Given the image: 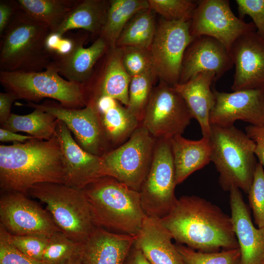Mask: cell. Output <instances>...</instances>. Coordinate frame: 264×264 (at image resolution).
Instances as JSON below:
<instances>
[{"label":"cell","mask_w":264,"mask_h":264,"mask_svg":"<svg viewBox=\"0 0 264 264\" xmlns=\"http://www.w3.org/2000/svg\"><path fill=\"white\" fill-rule=\"evenodd\" d=\"M179 244L203 251L239 248L231 216L199 197L182 196L159 219Z\"/></svg>","instance_id":"1"},{"label":"cell","mask_w":264,"mask_h":264,"mask_svg":"<svg viewBox=\"0 0 264 264\" xmlns=\"http://www.w3.org/2000/svg\"><path fill=\"white\" fill-rule=\"evenodd\" d=\"M66 184V173L59 141L31 139L0 145V187L28 195L34 185Z\"/></svg>","instance_id":"2"},{"label":"cell","mask_w":264,"mask_h":264,"mask_svg":"<svg viewBox=\"0 0 264 264\" xmlns=\"http://www.w3.org/2000/svg\"><path fill=\"white\" fill-rule=\"evenodd\" d=\"M82 190L96 227L137 236L147 216L139 192L110 176L100 177Z\"/></svg>","instance_id":"3"},{"label":"cell","mask_w":264,"mask_h":264,"mask_svg":"<svg viewBox=\"0 0 264 264\" xmlns=\"http://www.w3.org/2000/svg\"><path fill=\"white\" fill-rule=\"evenodd\" d=\"M51 32L21 8L12 17L0 42V71L34 72L49 66L52 57L45 45Z\"/></svg>","instance_id":"4"},{"label":"cell","mask_w":264,"mask_h":264,"mask_svg":"<svg viewBox=\"0 0 264 264\" xmlns=\"http://www.w3.org/2000/svg\"><path fill=\"white\" fill-rule=\"evenodd\" d=\"M211 161L220 174L219 183L229 191L235 186L248 194L258 162L255 143L234 125H211Z\"/></svg>","instance_id":"5"},{"label":"cell","mask_w":264,"mask_h":264,"mask_svg":"<svg viewBox=\"0 0 264 264\" xmlns=\"http://www.w3.org/2000/svg\"><path fill=\"white\" fill-rule=\"evenodd\" d=\"M27 194L45 204L61 231L77 242H85L96 227L81 189L45 182L34 185Z\"/></svg>","instance_id":"6"},{"label":"cell","mask_w":264,"mask_h":264,"mask_svg":"<svg viewBox=\"0 0 264 264\" xmlns=\"http://www.w3.org/2000/svg\"><path fill=\"white\" fill-rule=\"evenodd\" d=\"M0 83L17 100L37 103L47 98L71 109L83 108L88 104L84 85L64 79L50 66L40 72L0 71Z\"/></svg>","instance_id":"7"},{"label":"cell","mask_w":264,"mask_h":264,"mask_svg":"<svg viewBox=\"0 0 264 264\" xmlns=\"http://www.w3.org/2000/svg\"><path fill=\"white\" fill-rule=\"evenodd\" d=\"M156 139L141 125L102 157L109 176L139 192L152 164Z\"/></svg>","instance_id":"8"},{"label":"cell","mask_w":264,"mask_h":264,"mask_svg":"<svg viewBox=\"0 0 264 264\" xmlns=\"http://www.w3.org/2000/svg\"><path fill=\"white\" fill-rule=\"evenodd\" d=\"M175 169L170 140H157L150 169L139 191L147 216L160 219L176 202Z\"/></svg>","instance_id":"9"},{"label":"cell","mask_w":264,"mask_h":264,"mask_svg":"<svg viewBox=\"0 0 264 264\" xmlns=\"http://www.w3.org/2000/svg\"><path fill=\"white\" fill-rule=\"evenodd\" d=\"M193 118L180 94L163 81L154 87L141 124L156 140L182 135Z\"/></svg>","instance_id":"10"},{"label":"cell","mask_w":264,"mask_h":264,"mask_svg":"<svg viewBox=\"0 0 264 264\" xmlns=\"http://www.w3.org/2000/svg\"><path fill=\"white\" fill-rule=\"evenodd\" d=\"M190 23L162 18L149 49L157 76L172 87L178 83L185 51L194 39Z\"/></svg>","instance_id":"11"},{"label":"cell","mask_w":264,"mask_h":264,"mask_svg":"<svg viewBox=\"0 0 264 264\" xmlns=\"http://www.w3.org/2000/svg\"><path fill=\"white\" fill-rule=\"evenodd\" d=\"M190 31L195 38L213 37L230 51L242 35L256 31L253 22H246L233 13L228 0H202L198 2L190 23Z\"/></svg>","instance_id":"12"},{"label":"cell","mask_w":264,"mask_h":264,"mask_svg":"<svg viewBox=\"0 0 264 264\" xmlns=\"http://www.w3.org/2000/svg\"><path fill=\"white\" fill-rule=\"evenodd\" d=\"M1 191L0 224L9 234L50 237L61 231L48 211L27 195L15 191Z\"/></svg>","instance_id":"13"},{"label":"cell","mask_w":264,"mask_h":264,"mask_svg":"<svg viewBox=\"0 0 264 264\" xmlns=\"http://www.w3.org/2000/svg\"><path fill=\"white\" fill-rule=\"evenodd\" d=\"M24 106L41 110L62 121L73 133L78 144L88 153L103 157L112 150L93 105L88 104L83 108L71 109L56 101L46 100L40 104L27 102Z\"/></svg>","instance_id":"14"},{"label":"cell","mask_w":264,"mask_h":264,"mask_svg":"<svg viewBox=\"0 0 264 264\" xmlns=\"http://www.w3.org/2000/svg\"><path fill=\"white\" fill-rule=\"evenodd\" d=\"M213 90L215 103L210 114L211 125L228 127L242 120L253 126L264 125V89Z\"/></svg>","instance_id":"15"},{"label":"cell","mask_w":264,"mask_h":264,"mask_svg":"<svg viewBox=\"0 0 264 264\" xmlns=\"http://www.w3.org/2000/svg\"><path fill=\"white\" fill-rule=\"evenodd\" d=\"M55 133L61 148L66 185L82 189L95 180L109 176L103 157L84 150L65 123L59 120Z\"/></svg>","instance_id":"16"},{"label":"cell","mask_w":264,"mask_h":264,"mask_svg":"<svg viewBox=\"0 0 264 264\" xmlns=\"http://www.w3.org/2000/svg\"><path fill=\"white\" fill-rule=\"evenodd\" d=\"M122 56L121 48H108L98 61L91 78L84 85L88 104L107 96L127 106L132 77L123 66Z\"/></svg>","instance_id":"17"},{"label":"cell","mask_w":264,"mask_h":264,"mask_svg":"<svg viewBox=\"0 0 264 264\" xmlns=\"http://www.w3.org/2000/svg\"><path fill=\"white\" fill-rule=\"evenodd\" d=\"M235 72L231 89H264V40L256 32L239 37L230 50Z\"/></svg>","instance_id":"18"},{"label":"cell","mask_w":264,"mask_h":264,"mask_svg":"<svg viewBox=\"0 0 264 264\" xmlns=\"http://www.w3.org/2000/svg\"><path fill=\"white\" fill-rule=\"evenodd\" d=\"M72 33L73 45L70 51L64 56L52 57L49 66L66 80L84 85L91 78L96 64L109 47L104 39L99 37L85 47L90 34L84 30Z\"/></svg>","instance_id":"19"},{"label":"cell","mask_w":264,"mask_h":264,"mask_svg":"<svg viewBox=\"0 0 264 264\" xmlns=\"http://www.w3.org/2000/svg\"><path fill=\"white\" fill-rule=\"evenodd\" d=\"M233 66L230 51L221 43L210 36L196 37L185 51L178 84L203 72L215 73L217 80Z\"/></svg>","instance_id":"20"},{"label":"cell","mask_w":264,"mask_h":264,"mask_svg":"<svg viewBox=\"0 0 264 264\" xmlns=\"http://www.w3.org/2000/svg\"><path fill=\"white\" fill-rule=\"evenodd\" d=\"M231 218L241 252V264H264V227L256 228L240 189L229 191Z\"/></svg>","instance_id":"21"},{"label":"cell","mask_w":264,"mask_h":264,"mask_svg":"<svg viewBox=\"0 0 264 264\" xmlns=\"http://www.w3.org/2000/svg\"><path fill=\"white\" fill-rule=\"evenodd\" d=\"M136 238L96 227L82 243L79 255L86 264H124Z\"/></svg>","instance_id":"22"},{"label":"cell","mask_w":264,"mask_h":264,"mask_svg":"<svg viewBox=\"0 0 264 264\" xmlns=\"http://www.w3.org/2000/svg\"><path fill=\"white\" fill-rule=\"evenodd\" d=\"M159 219L146 216L133 245L152 264H185Z\"/></svg>","instance_id":"23"},{"label":"cell","mask_w":264,"mask_h":264,"mask_svg":"<svg viewBox=\"0 0 264 264\" xmlns=\"http://www.w3.org/2000/svg\"><path fill=\"white\" fill-rule=\"evenodd\" d=\"M88 104L94 106L112 149L126 141L141 124L126 106L111 97H101Z\"/></svg>","instance_id":"24"},{"label":"cell","mask_w":264,"mask_h":264,"mask_svg":"<svg viewBox=\"0 0 264 264\" xmlns=\"http://www.w3.org/2000/svg\"><path fill=\"white\" fill-rule=\"evenodd\" d=\"M216 81L215 73L203 72L185 83L174 87L184 99L193 118L198 122L202 137L207 138L211 131L210 114L215 103L211 85Z\"/></svg>","instance_id":"25"},{"label":"cell","mask_w":264,"mask_h":264,"mask_svg":"<svg viewBox=\"0 0 264 264\" xmlns=\"http://www.w3.org/2000/svg\"><path fill=\"white\" fill-rule=\"evenodd\" d=\"M176 185L180 184L195 171L203 168L211 161L209 139L202 137L192 140L181 135L170 140Z\"/></svg>","instance_id":"26"},{"label":"cell","mask_w":264,"mask_h":264,"mask_svg":"<svg viewBox=\"0 0 264 264\" xmlns=\"http://www.w3.org/2000/svg\"><path fill=\"white\" fill-rule=\"evenodd\" d=\"M109 0H79L56 32L64 35L73 29L88 32L91 37L100 36L106 22Z\"/></svg>","instance_id":"27"},{"label":"cell","mask_w":264,"mask_h":264,"mask_svg":"<svg viewBox=\"0 0 264 264\" xmlns=\"http://www.w3.org/2000/svg\"><path fill=\"white\" fill-rule=\"evenodd\" d=\"M150 8L148 0H110L106 22L99 37L109 48L115 47L116 42L125 26L139 11Z\"/></svg>","instance_id":"28"},{"label":"cell","mask_w":264,"mask_h":264,"mask_svg":"<svg viewBox=\"0 0 264 264\" xmlns=\"http://www.w3.org/2000/svg\"><path fill=\"white\" fill-rule=\"evenodd\" d=\"M58 122V119L51 114L34 109L32 112L25 115L12 113L0 128L15 132H25L36 139L48 140L55 136Z\"/></svg>","instance_id":"29"},{"label":"cell","mask_w":264,"mask_h":264,"mask_svg":"<svg viewBox=\"0 0 264 264\" xmlns=\"http://www.w3.org/2000/svg\"><path fill=\"white\" fill-rule=\"evenodd\" d=\"M20 8L31 18L55 32L79 0H18Z\"/></svg>","instance_id":"30"},{"label":"cell","mask_w":264,"mask_h":264,"mask_svg":"<svg viewBox=\"0 0 264 264\" xmlns=\"http://www.w3.org/2000/svg\"><path fill=\"white\" fill-rule=\"evenodd\" d=\"M156 26L150 8L136 13L128 22L117 39L115 47H135L150 49Z\"/></svg>","instance_id":"31"},{"label":"cell","mask_w":264,"mask_h":264,"mask_svg":"<svg viewBox=\"0 0 264 264\" xmlns=\"http://www.w3.org/2000/svg\"><path fill=\"white\" fill-rule=\"evenodd\" d=\"M156 77L155 71L151 70L131 78L128 104L126 107L140 123L143 120Z\"/></svg>","instance_id":"32"},{"label":"cell","mask_w":264,"mask_h":264,"mask_svg":"<svg viewBox=\"0 0 264 264\" xmlns=\"http://www.w3.org/2000/svg\"><path fill=\"white\" fill-rule=\"evenodd\" d=\"M81 244L69 239L62 232H57L49 237L42 261L48 264H65L79 255Z\"/></svg>","instance_id":"33"},{"label":"cell","mask_w":264,"mask_h":264,"mask_svg":"<svg viewBox=\"0 0 264 264\" xmlns=\"http://www.w3.org/2000/svg\"><path fill=\"white\" fill-rule=\"evenodd\" d=\"M176 246L185 264H241L239 248L207 253L197 252L179 243Z\"/></svg>","instance_id":"34"},{"label":"cell","mask_w":264,"mask_h":264,"mask_svg":"<svg viewBox=\"0 0 264 264\" xmlns=\"http://www.w3.org/2000/svg\"><path fill=\"white\" fill-rule=\"evenodd\" d=\"M150 8L170 21H190L198 2L190 0H148Z\"/></svg>","instance_id":"35"},{"label":"cell","mask_w":264,"mask_h":264,"mask_svg":"<svg viewBox=\"0 0 264 264\" xmlns=\"http://www.w3.org/2000/svg\"><path fill=\"white\" fill-rule=\"evenodd\" d=\"M121 49L123 66L131 77L154 70L149 49L135 47H124Z\"/></svg>","instance_id":"36"},{"label":"cell","mask_w":264,"mask_h":264,"mask_svg":"<svg viewBox=\"0 0 264 264\" xmlns=\"http://www.w3.org/2000/svg\"><path fill=\"white\" fill-rule=\"evenodd\" d=\"M247 194L255 223L258 228L264 227V169L259 162L257 164Z\"/></svg>","instance_id":"37"},{"label":"cell","mask_w":264,"mask_h":264,"mask_svg":"<svg viewBox=\"0 0 264 264\" xmlns=\"http://www.w3.org/2000/svg\"><path fill=\"white\" fill-rule=\"evenodd\" d=\"M8 237L12 244L19 251L39 260H42L50 237L38 235H14L9 233Z\"/></svg>","instance_id":"38"},{"label":"cell","mask_w":264,"mask_h":264,"mask_svg":"<svg viewBox=\"0 0 264 264\" xmlns=\"http://www.w3.org/2000/svg\"><path fill=\"white\" fill-rule=\"evenodd\" d=\"M0 264H48L31 258L17 249L11 243L8 233L0 224Z\"/></svg>","instance_id":"39"},{"label":"cell","mask_w":264,"mask_h":264,"mask_svg":"<svg viewBox=\"0 0 264 264\" xmlns=\"http://www.w3.org/2000/svg\"><path fill=\"white\" fill-rule=\"evenodd\" d=\"M240 18L250 16L257 34L264 40V0H236Z\"/></svg>","instance_id":"40"},{"label":"cell","mask_w":264,"mask_h":264,"mask_svg":"<svg viewBox=\"0 0 264 264\" xmlns=\"http://www.w3.org/2000/svg\"><path fill=\"white\" fill-rule=\"evenodd\" d=\"M245 133L255 143L254 153L264 169V125H249L245 127Z\"/></svg>","instance_id":"41"},{"label":"cell","mask_w":264,"mask_h":264,"mask_svg":"<svg viewBox=\"0 0 264 264\" xmlns=\"http://www.w3.org/2000/svg\"><path fill=\"white\" fill-rule=\"evenodd\" d=\"M20 9L17 0H0V37L3 34L12 17Z\"/></svg>","instance_id":"42"},{"label":"cell","mask_w":264,"mask_h":264,"mask_svg":"<svg viewBox=\"0 0 264 264\" xmlns=\"http://www.w3.org/2000/svg\"><path fill=\"white\" fill-rule=\"evenodd\" d=\"M17 100L11 92L6 91L0 92V124L3 125L10 117L11 106Z\"/></svg>","instance_id":"43"},{"label":"cell","mask_w":264,"mask_h":264,"mask_svg":"<svg viewBox=\"0 0 264 264\" xmlns=\"http://www.w3.org/2000/svg\"><path fill=\"white\" fill-rule=\"evenodd\" d=\"M33 138H35L30 135L18 134L2 128L0 129V141L1 142L23 143Z\"/></svg>","instance_id":"44"},{"label":"cell","mask_w":264,"mask_h":264,"mask_svg":"<svg viewBox=\"0 0 264 264\" xmlns=\"http://www.w3.org/2000/svg\"><path fill=\"white\" fill-rule=\"evenodd\" d=\"M124 264H152L142 251L134 245L131 248Z\"/></svg>","instance_id":"45"},{"label":"cell","mask_w":264,"mask_h":264,"mask_svg":"<svg viewBox=\"0 0 264 264\" xmlns=\"http://www.w3.org/2000/svg\"><path fill=\"white\" fill-rule=\"evenodd\" d=\"M65 264H86L85 262L83 261L80 255H76L67 262H66Z\"/></svg>","instance_id":"46"}]
</instances>
